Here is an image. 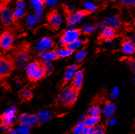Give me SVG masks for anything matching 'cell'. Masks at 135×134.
<instances>
[{
    "mask_svg": "<svg viewBox=\"0 0 135 134\" xmlns=\"http://www.w3.org/2000/svg\"><path fill=\"white\" fill-rule=\"evenodd\" d=\"M39 57L41 60V63H52L58 58L56 51H47L41 52L40 53Z\"/></svg>",
    "mask_w": 135,
    "mask_h": 134,
    "instance_id": "17",
    "label": "cell"
},
{
    "mask_svg": "<svg viewBox=\"0 0 135 134\" xmlns=\"http://www.w3.org/2000/svg\"><path fill=\"white\" fill-rule=\"evenodd\" d=\"M78 98V91L74 89L72 86H66L61 89L59 96L58 102L61 106L72 107L76 103Z\"/></svg>",
    "mask_w": 135,
    "mask_h": 134,
    "instance_id": "1",
    "label": "cell"
},
{
    "mask_svg": "<svg viewBox=\"0 0 135 134\" xmlns=\"http://www.w3.org/2000/svg\"><path fill=\"white\" fill-rule=\"evenodd\" d=\"M13 69L14 63L11 59L6 57H2L0 59V76L1 78L10 76Z\"/></svg>",
    "mask_w": 135,
    "mask_h": 134,
    "instance_id": "9",
    "label": "cell"
},
{
    "mask_svg": "<svg viewBox=\"0 0 135 134\" xmlns=\"http://www.w3.org/2000/svg\"><path fill=\"white\" fill-rule=\"evenodd\" d=\"M122 5L126 6V7H135V0H118Z\"/></svg>",
    "mask_w": 135,
    "mask_h": 134,
    "instance_id": "35",
    "label": "cell"
},
{
    "mask_svg": "<svg viewBox=\"0 0 135 134\" xmlns=\"http://www.w3.org/2000/svg\"><path fill=\"white\" fill-rule=\"evenodd\" d=\"M24 21H25V23L26 25L30 27V28H32L34 27H36L40 22V20L38 19L37 16L32 13V14H28L25 16V19H24Z\"/></svg>",
    "mask_w": 135,
    "mask_h": 134,
    "instance_id": "20",
    "label": "cell"
},
{
    "mask_svg": "<svg viewBox=\"0 0 135 134\" xmlns=\"http://www.w3.org/2000/svg\"><path fill=\"white\" fill-rule=\"evenodd\" d=\"M88 14L89 13L84 11V10L74 11L71 13H68L65 19L66 25L70 28H75L76 26L82 23V21L88 15Z\"/></svg>",
    "mask_w": 135,
    "mask_h": 134,
    "instance_id": "4",
    "label": "cell"
},
{
    "mask_svg": "<svg viewBox=\"0 0 135 134\" xmlns=\"http://www.w3.org/2000/svg\"><path fill=\"white\" fill-rule=\"evenodd\" d=\"M94 128V131H95V134H105V128L101 126H95Z\"/></svg>",
    "mask_w": 135,
    "mask_h": 134,
    "instance_id": "40",
    "label": "cell"
},
{
    "mask_svg": "<svg viewBox=\"0 0 135 134\" xmlns=\"http://www.w3.org/2000/svg\"><path fill=\"white\" fill-rule=\"evenodd\" d=\"M26 11L21 9H15L14 10V17L15 19H20L22 18H25L26 16Z\"/></svg>",
    "mask_w": 135,
    "mask_h": 134,
    "instance_id": "31",
    "label": "cell"
},
{
    "mask_svg": "<svg viewBox=\"0 0 135 134\" xmlns=\"http://www.w3.org/2000/svg\"><path fill=\"white\" fill-rule=\"evenodd\" d=\"M30 4L33 8L34 14L41 21L43 19L44 11V3L41 2L40 0H30Z\"/></svg>",
    "mask_w": 135,
    "mask_h": 134,
    "instance_id": "13",
    "label": "cell"
},
{
    "mask_svg": "<svg viewBox=\"0 0 135 134\" xmlns=\"http://www.w3.org/2000/svg\"><path fill=\"white\" fill-rule=\"evenodd\" d=\"M86 125L84 124V121H80L79 122L73 129V134H82L84 132V131L86 128Z\"/></svg>",
    "mask_w": 135,
    "mask_h": 134,
    "instance_id": "28",
    "label": "cell"
},
{
    "mask_svg": "<svg viewBox=\"0 0 135 134\" xmlns=\"http://www.w3.org/2000/svg\"><path fill=\"white\" fill-rule=\"evenodd\" d=\"M0 18H1V22L3 25H11L15 21L14 11H12L7 5H2L1 9H0Z\"/></svg>",
    "mask_w": 135,
    "mask_h": 134,
    "instance_id": "7",
    "label": "cell"
},
{
    "mask_svg": "<svg viewBox=\"0 0 135 134\" xmlns=\"http://www.w3.org/2000/svg\"><path fill=\"white\" fill-rule=\"evenodd\" d=\"M8 133L9 134H18V132H17V130L13 129V128H10L9 131H8Z\"/></svg>",
    "mask_w": 135,
    "mask_h": 134,
    "instance_id": "43",
    "label": "cell"
},
{
    "mask_svg": "<svg viewBox=\"0 0 135 134\" xmlns=\"http://www.w3.org/2000/svg\"><path fill=\"white\" fill-rule=\"evenodd\" d=\"M31 127L25 124H20L19 128H17V132L18 134H30Z\"/></svg>",
    "mask_w": 135,
    "mask_h": 134,
    "instance_id": "30",
    "label": "cell"
},
{
    "mask_svg": "<svg viewBox=\"0 0 135 134\" xmlns=\"http://www.w3.org/2000/svg\"><path fill=\"white\" fill-rule=\"evenodd\" d=\"M84 43V41L83 39H77L75 42H73L69 45H67V47L69 49H71L73 52H74V51H76V50H80V48L83 46Z\"/></svg>",
    "mask_w": 135,
    "mask_h": 134,
    "instance_id": "27",
    "label": "cell"
},
{
    "mask_svg": "<svg viewBox=\"0 0 135 134\" xmlns=\"http://www.w3.org/2000/svg\"><path fill=\"white\" fill-rule=\"evenodd\" d=\"M119 94H120L119 88H118V87L113 88V91H112V92H111V96H112V98H113V99L117 98L118 96H119Z\"/></svg>",
    "mask_w": 135,
    "mask_h": 134,
    "instance_id": "38",
    "label": "cell"
},
{
    "mask_svg": "<svg viewBox=\"0 0 135 134\" xmlns=\"http://www.w3.org/2000/svg\"><path fill=\"white\" fill-rule=\"evenodd\" d=\"M30 56L27 50L26 49H21L18 51L15 54V66L19 69H23L26 68L29 63Z\"/></svg>",
    "mask_w": 135,
    "mask_h": 134,
    "instance_id": "5",
    "label": "cell"
},
{
    "mask_svg": "<svg viewBox=\"0 0 135 134\" xmlns=\"http://www.w3.org/2000/svg\"><path fill=\"white\" fill-rule=\"evenodd\" d=\"M100 37L104 39L105 40L113 39L116 36V30L112 27H107L104 24L100 27Z\"/></svg>",
    "mask_w": 135,
    "mask_h": 134,
    "instance_id": "15",
    "label": "cell"
},
{
    "mask_svg": "<svg viewBox=\"0 0 135 134\" xmlns=\"http://www.w3.org/2000/svg\"><path fill=\"white\" fill-rule=\"evenodd\" d=\"M44 68L45 70V72H46V75L47 74H50L51 72H52V69H53V67H52V63H41Z\"/></svg>",
    "mask_w": 135,
    "mask_h": 134,
    "instance_id": "33",
    "label": "cell"
},
{
    "mask_svg": "<svg viewBox=\"0 0 135 134\" xmlns=\"http://www.w3.org/2000/svg\"><path fill=\"white\" fill-rule=\"evenodd\" d=\"M96 30V27H94V25H91L88 23H84L81 25V33L83 34H85V35H89L90 33L93 32Z\"/></svg>",
    "mask_w": 135,
    "mask_h": 134,
    "instance_id": "26",
    "label": "cell"
},
{
    "mask_svg": "<svg viewBox=\"0 0 135 134\" xmlns=\"http://www.w3.org/2000/svg\"><path fill=\"white\" fill-rule=\"evenodd\" d=\"M86 54H87V51H86L85 49H80V50H78V51L75 54V60L76 62H78V63L81 62L84 59V57H85Z\"/></svg>",
    "mask_w": 135,
    "mask_h": 134,
    "instance_id": "29",
    "label": "cell"
},
{
    "mask_svg": "<svg viewBox=\"0 0 135 134\" xmlns=\"http://www.w3.org/2000/svg\"><path fill=\"white\" fill-rule=\"evenodd\" d=\"M81 31L77 28H67L65 29L59 39V44L62 46H67L77 39H80Z\"/></svg>",
    "mask_w": 135,
    "mask_h": 134,
    "instance_id": "3",
    "label": "cell"
},
{
    "mask_svg": "<svg viewBox=\"0 0 135 134\" xmlns=\"http://www.w3.org/2000/svg\"><path fill=\"white\" fill-rule=\"evenodd\" d=\"M132 82H133V83L135 85V72L133 73V77H132Z\"/></svg>",
    "mask_w": 135,
    "mask_h": 134,
    "instance_id": "44",
    "label": "cell"
},
{
    "mask_svg": "<svg viewBox=\"0 0 135 134\" xmlns=\"http://www.w3.org/2000/svg\"><path fill=\"white\" fill-rule=\"evenodd\" d=\"M64 8L67 11V13H71V12L75 11L76 6H75V4L73 3H67L64 4Z\"/></svg>",
    "mask_w": 135,
    "mask_h": 134,
    "instance_id": "32",
    "label": "cell"
},
{
    "mask_svg": "<svg viewBox=\"0 0 135 134\" xmlns=\"http://www.w3.org/2000/svg\"><path fill=\"white\" fill-rule=\"evenodd\" d=\"M47 23L54 30H58L63 24L64 18L62 14L56 10H53L47 14Z\"/></svg>",
    "mask_w": 135,
    "mask_h": 134,
    "instance_id": "6",
    "label": "cell"
},
{
    "mask_svg": "<svg viewBox=\"0 0 135 134\" xmlns=\"http://www.w3.org/2000/svg\"><path fill=\"white\" fill-rule=\"evenodd\" d=\"M25 8H26L25 0H17V2L15 3V9L25 10Z\"/></svg>",
    "mask_w": 135,
    "mask_h": 134,
    "instance_id": "37",
    "label": "cell"
},
{
    "mask_svg": "<svg viewBox=\"0 0 135 134\" xmlns=\"http://www.w3.org/2000/svg\"><path fill=\"white\" fill-rule=\"evenodd\" d=\"M21 97L25 100H28L30 99H31L32 97V93L31 91L29 90H23L21 92Z\"/></svg>",
    "mask_w": 135,
    "mask_h": 134,
    "instance_id": "34",
    "label": "cell"
},
{
    "mask_svg": "<svg viewBox=\"0 0 135 134\" xmlns=\"http://www.w3.org/2000/svg\"><path fill=\"white\" fill-rule=\"evenodd\" d=\"M26 74L31 81H38L44 77L46 72L42 63L35 60L31 62L27 65L26 68Z\"/></svg>",
    "mask_w": 135,
    "mask_h": 134,
    "instance_id": "2",
    "label": "cell"
},
{
    "mask_svg": "<svg viewBox=\"0 0 135 134\" xmlns=\"http://www.w3.org/2000/svg\"><path fill=\"white\" fill-rule=\"evenodd\" d=\"M76 71H77L76 64H73V65L69 66V68L66 69V71L64 74V77H63L64 82L66 83H69V81H71L73 79Z\"/></svg>",
    "mask_w": 135,
    "mask_h": 134,
    "instance_id": "19",
    "label": "cell"
},
{
    "mask_svg": "<svg viewBox=\"0 0 135 134\" xmlns=\"http://www.w3.org/2000/svg\"><path fill=\"white\" fill-rule=\"evenodd\" d=\"M102 112V110L100 108V106L97 105H91L89 109H88V116H100V113Z\"/></svg>",
    "mask_w": 135,
    "mask_h": 134,
    "instance_id": "25",
    "label": "cell"
},
{
    "mask_svg": "<svg viewBox=\"0 0 135 134\" xmlns=\"http://www.w3.org/2000/svg\"><path fill=\"white\" fill-rule=\"evenodd\" d=\"M133 25H134V27H135V19H134V20H133Z\"/></svg>",
    "mask_w": 135,
    "mask_h": 134,
    "instance_id": "46",
    "label": "cell"
},
{
    "mask_svg": "<svg viewBox=\"0 0 135 134\" xmlns=\"http://www.w3.org/2000/svg\"><path fill=\"white\" fill-rule=\"evenodd\" d=\"M116 122H117L116 117L112 116V117H110V118L109 119V121H108V125H109V126H112V125H114L116 124Z\"/></svg>",
    "mask_w": 135,
    "mask_h": 134,
    "instance_id": "42",
    "label": "cell"
},
{
    "mask_svg": "<svg viewBox=\"0 0 135 134\" xmlns=\"http://www.w3.org/2000/svg\"><path fill=\"white\" fill-rule=\"evenodd\" d=\"M83 82H84V72L82 70H77L73 79V83L71 86L76 91H80V88H82Z\"/></svg>",
    "mask_w": 135,
    "mask_h": 134,
    "instance_id": "16",
    "label": "cell"
},
{
    "mask_svg": "<svg viewBox=\"0 0 135 134\" xmlns=\"http://www.w3.org/2000/svg\"><path fill=\"white\" fill-rule=\"evenodd\" d=\"M100 121V116H88L87 117L84 119V122L86 125L87 127H95L97 126Z\"/></svg>",
    "mask_w": 135,
    "mask_h": 134,
    "instance_id": "23",
    "label": "cell"
},
{
    "mask_svg": "<svg viewBox=\"0 0 135 134\" xmlns=\"http://www.w3.org/2000/svg\"><path fill=\"white\" fill-rule=\"evenodd\" d=\"M54 45L53 40L51 39L50 37L44 36L41 38L36 44V50L38 51L40 53L47 52L52 48Z\"/></svg>",
    "mask_w": 135,
    "mask_h": 134,
    "instance_id": "11",
    "label": "cell"
},
{
    "mask_svg": "<svg viewBox=\"0 0 135 134\" xmlns=\"http://www.w3.org/2000/svg\"><path fill=\"white\" fill-rule=\"evenodd\" d=\"M36 116L38 118L39 123L44 124L47 122L51 119V113L46 110H40L37 112Z\"/></svg>",
    "mask_w": 135,
    "mask_h": 134,
    "instance_id": "22",
    "label": "cell"
},
{
    "mask_svg": "<svg viewBox=\"0 0 135 134\" xmlns=\"http://www.w3.org/2000/svg\"><path fill=\"white\" fill-rule=\"evenodd\" d=\"M131 39H132V41L134 43L135 42V32L133 33V34L132 35V36H131Z\"/></svg>",
    "mask_w": 135,
    "mask_h": 134,
    "instance_id": "45",
    "label": "cell"
},
{
    "mask_svg": "<svg viewBox=\"0 0 135 134\" xmlns=\"http://www.w3.org/2000/svg\"><path fill=\"white\" fill-rule=\"evenodd\" d=\"M82 134H95L94 128L93 127H86L85 130L84 131Z\"/></svg>",
    "mask_w": 135,
    "mask_h": 134,
    "instance_id": "41",
    "label": "cell"
},
{
    "mask_svg": "<svg viewBox=\"0 0 135 134\" xmlns=\"http://www.w3.org/2000/svg\"><path fill=\"white\" fill-rule=\"evenodd\" d=\"M56 55L58 56V58H68L70 56H72V54L73 53V52L71 49H69L67 46H62L59 48H57L56 50Z\"/></svg>",
    "mask_w": 135,
    "mask_h": 134,
    "instance_id": "21",
    "label": "cell"
},
{
    "mask_svg": "<svg viewBox=\"0 0 135 134\" xmlns=\"http://www.w3.org/2000/svg\"><path fill=\"white\" fill-rule=\"evenodd\" d=\"M40 1H41V2H43V3H44V2H45V0H40Z\"/></svg>",
    "mask_w": 135,
    "mask_h": 134,
    "instance_id": "47",
    "label": "cell"
},
{
    "mask_svg": "<svg viewBox=\"0 0 135 134\" xmlns=\"http://www.w3.org/2000/svg\"><path fill=\"white\" fill-rule=\"evenodd\" d=\"M103 24L116 30L121 27L122 20L117 14H109L103 19Z\"/></svg>",
    "mask_w": 135,
    "mask_h": 134,
    "instance_id": "12",
    "label": "cell"
},
{
    "mask_svg": "<svg viewBox=\"0 0 135 134\" xmlns=\"http://www.w3.org/2000/svg\"><path fill=\"white\" fill-rule=\"evenodd\" d=\"M117 109V106L115 104L112 103V102H107L105 104L103 108H102V113L103 116L105 117V118H110V117L113 116V115L115 113Z\"/></svg>",
    "mask_w": 135,
    "mask_h": 134,
    "instance_id": "18",
    "label": "cell"
},
{
    "mask_svg": "<svg viewBox=\"0 0 135 134\" xmlns=\"http://www.w3.org/2000/svg\"><path fill=\"white\" fill-rule=\"evenodd\" d=\"M14 43V36L12 33L9 31H4L2 33L1 37H0V47L4 51L10 50Z\"/></svg>",
    "mask_w": 135,
    "mask_h": 134,
    "instance_id": "10",
    "label": "cell"
},
{
    "mask_svg": "<svg viewBox=\"0 0 135 134\" xmlns=\"http://www.w3.org/2000/svg\"><path fill=\"white\" fill-rule=\"evenodd\" d=\"M122 52L125 55H133L135 52V43L132 41L131 37H126L122 44Z\"/></svg>",
    "mask_w": 135,
    "mask_h": 134,
    "instance_id": "14",
    "label": "cell"
},
{
    "mask_svg": "<svg viewBox=\"0 0 135 134\" xmlns=\"http://www.w3.org/2000/svg\"><path fill=\"white\" fill-rule=\"evenodd\" d=\"M16 115V108L15 106H11L7 108L1 116V125L2 126L10 127L11 126L15 120Z\"/></svg>",
    "mask_w": 135,
    "mask_h": 134,
    "instance_id": "8",
    "label": "cell"
},
{
    "mask_svg": "<svg viewBox=\"0 0 135 134\" xmlns=\"http://www.w3.org/2000/svg\"><path fill=\"white\" fill-rule=\"evenodd\" d=\"M59 0H45L44 5L47 6L48 7H55L58 5Z\"/></svg>",
    "mask_w": 135,
    "mask_h": 134,
    "instance_id": "36",
    "label": "cell"
},
{
    "mask_svg": "<svg viewBox=\"0 0 135 134\" xmlns=\"http://www.w3.org/2000/svg\"><path fill=\"white\" fill-rule=\"evenodd\" d=\"M94 2H97V1H99V0H93Z\"/></svg>",
    "mask_w": 135,
    "mask_h": 134,
    "instance_id": "48",
    "label": "cell"
},
{
    "mask_svg": "<svg viewBox=\"0 0 135 134\" xmlns=\"http://www.w3.org/2000/svg\"><path fill=\"white\" fill-rule=\"evenodd\" d=\"M127 64H128V66H129V68L133 72H135V59H128Z\"/></svg>",
    "mask_w": 135,
    "mask_h": 134,
    "instance_id": "39",
    "label": "cell"
},
{
    "mask_svg": "<svg viewBox=\"0 0 135 134\" xmlns=\"http://www.w3.org/2000/svg\"><path fill=\"white\" fill-rule=\"evenodd\" d=\"M83 10L84 11H86L87 13L94 12L97 10V5L95 3V2L84 1L83 3Z\"/></svg>",
    "mask_w": 135,
    "mask_h": 134,
    "instance_id": "24",
    "label": "cell"
}]
</instances>
